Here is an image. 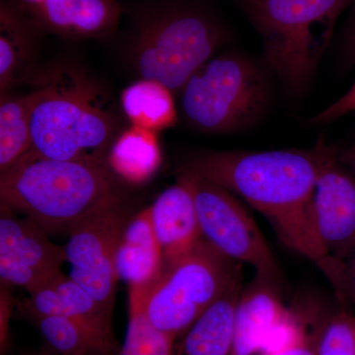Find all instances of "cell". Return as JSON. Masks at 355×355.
<instances>
[{"mask_svg": "<svg viewBox=\"0 0 355 355\" xmlns=\"http://www.w3.org/2000/svg\"><path fill=\"white\" fill-rule=\"evenodd\" d=\"M335 151L324 140L311 149L202 151L181 170L239 196L268 219L280 241L329 279L333 265L318 237L312 202L318 176Z\"/></svg>", "mask_w": 355, "mask_h": 355, "instance_id": "cell-1", "label": "cell"}, {"mask_svg": "<svg viewBox=\"0 0 355 355\" xmlns=\"http://www.w3.org/2000/svg\"><path fill=\"white\" fill-rule=\"evenodd\" d=\"M34 90L32 153L108 164L111 147L123 130L99 84L83 70L57 65L44 67Z\"/></svg>", "mask_w": 355, "mask_h": 355, "instance_id": "cell-2", "label": "cell"}, {"mask_svg": "<svg viewBox=\"0 0 355 355\" xmlns=\"http://www.w3.org/2000/svg\"><path fill=\"white\" fill-rule=\"evenodd\" d=\"M130 21L125 55L132 69L174 95L229 39L223 21L200 0H149Z\"/></svg>", "mask_w": 355, "mask_h": 355, "instance_id": "cell-3", "label": "cell"}, {"mask_svg": "<svg viewBox=\"0 0 355 355\" xmlns=\"http://www.w3.org/2000/svg\"><path fill=\"white\" fill-rule=\"evenodd\" d=\"M119 178L108 164L57 160L30 151L0 173L2 207L30 219L49 235L67 228L118 195Z\"/></svg>", "mask_w": 355, "mask_h": 355, "instance_id": "cell-4", "label": "cell"}, {"mask_svg": "<svg viewBox=\"0 0 355 355\" xmlns=\"http://www.w3.org/2000/svg\"><path fill=\"white\" fill-rule=\"evenodd\" d=\"M263 42L265 65L287 97L307 92L338 18L354 0H236Z\"/></svg>", "mask_w": 355, "mask_h": 355, "instance_id": "cell-5", "label": "cell"}, {"mask_svg": "<svg viewBox=\"0 0 355 355\" xmlns=\"http://www.w3.org/2000/svg\"><path fill=\"white\" fill-rule=\"evenodd\" d=\"M266 69L240 53L210 58L180 92L184 121L210 135L243 132L256 125L272 99Z\"/></svg>", "mask_w": 355, "mask_h": 355, "instance_id": "cell-6", "label": "cell"}, {"mask_svg": "<svg viewBox=\"0 0 355 355\" xmlns=\"http://www.w3.org/2000/svg\"><path fill=\"white\" fill-rule=\"evenodd\" d=\"M242 272V263L202 239L190 253L165 268L162 277L146 294L133 293L139 294L151 324L177 338L223 295Z\"/></svg>", "mask_w": 355, "mask_h": 355, "instance_id": "cell-7", "label": "cell"}, {"mask_svg": "<svg viewBox=\"0 0 355 355\" xmlns=\"http://www.w3.org/2000/svg\"><path fill=\"white\" fill-rule=\"evenodd\" d=\"M190 186L203 239L256 275L279 286V263L260 228L235 195L200 175L180 170Z\"/></svg>", "mask_w": 355, "mask_h": 355, "instance_id": "cell-8", "label": "cell"}, {"mask_svg": "<svg viewBox=\"0 0 355 355\" xmlns=\"http://www.w3.org/2000/svg\"><path fill=\"white\" fill-rule=\"evenodd\" d=\"M120 193L104 200L67 228L64 252L70 279L113 316L119 282L116 259L128 224Z\"/></svg>", "mask_w": 355, "mask_h": 355, "instance_id": "cell-9", "label": "cell"}, {"mask_svg": "<svg viewBox=\"0 0 355 355\" xmlns=\"http://www.w3.org/2000/svg\"><path fill=\"white\" fill-rule=\"evenodd\" d=\"M64 249L49 239L36 223L1 205L0 279L2 286L22 287L28 293L62 272Z\"/></svg>", "mask_w": 355, "mask_h": 355, "instance_id": "cell-10", "label": "cell"}, {"mask_svg": "<svg viewBox=\"0 0 355 355\" xmlns=\"http://www.w3.org/2000/svg\"><path fill=\"white\" fill-rule=\"evenodd\" d=\"M331 153L318 176L313 214L320 243L333 265L331 284L355 248V176Z\"/></svg>", "mask_w": 355, "mask_h": 355, "instance_id": "cell-11", "label": "cell"}, {"mask_svg": "<svg viewBox=\"0 0 355 355\" xmlns=\"http://www.w3.org/2000/svg\"><path fill=\"white\" fill-rule=\"evenodd\" d=\"M22 1L44 34L67 40L108 37L118 29L123 12L116 0Z\"/></svg>", "mask_w": 355, "mask_h": 355, "instance_id": "cell-12", "label": "cell"}, {"mask_svg": "<svg viewBox=\"0 0 355 355\" xmlns=\"http://www.w3.org/2000/svg\"><path fill=\"white\" fill-rule=\"evenodd\" d=\"M44 33L22 0L0 4V90L36 86L44 67L38 64L40 39Z\"/></svg>", "mask_w": 355, "mask_h": 355, "instance_id": "cell-13", "label": "cell"}, {"mask_svg": "<svg viewBox=\"0 0 355 355\" xmlns=\"http://www.w3.org/2000/svg\"><path fill=\"white\" fill-rule=\"evenodd\" d=\"M277 284L256 275L243 289L236 311L229 355H261L291 312L284 307Z\"/></svg>", "mask_w": 355, "mask_h": 355, "instance_id": "cell-14", "label": "cell"}, {"mask_svg": "<svg viewBox=\"0 0 355 355\" xmlns=\"http://www.w3.org/2000/svg\"><path fill=\"white\" fill-rule=\"evenodd\" d=\"M148 209L165 268L190 253L203 239L193 193L183 175L179 174L176 183L163 191Z\"/></svg>", "mask_w": 355, "mask_h": 355, "instance_id": "cell-15", "label": "cell"}, {"mask_svg": "<svg viewBox=\"0 0 355 355\" xmlns=\"http://www.w3.org/2000/svg\"><path fill=\"white\" fill-rule=\"evenodd\" d=\"M119 279L130 291L146 294L162 277L164 257L159 244L149 209L142 210L128 222L116 259Z\"/></svg>", "mask_w": 355, "mask_h": 355, "instance_id": "cell-16", "label": "cell"}, {"mask_svg": "<svg viewBox=\"0 0 355 355\" xmlns=\"http://www.w3.org/2000/svg\"><path fill=\"white\" fill-rule=\"evenodd\" d=\"M244 286L240 272L218 300L175 342L173 355H229Z\"/></svg>", "mask_w": 355, "mask_h": 355, "instance_id": "cell-17", "label": "cell"}, {"mask_svg": "<svg viewBox=\"0 0 355 355\" xmlns=\"http://www.w3.org/2000/svg\"><path fill=\"white\" fill-rule=\"evenodd\" d=\"M155 133L132 125L119 135L108 156V165L119 179L140 184L157 171L162 155Z\"/></svg>", "mask_w": 355, "mask_h": 355, "instance_id": "cell-18", "label": "cell"}, {"mask_svg": "<svg viewBox=\"0 0 355 355\" xmlns=\"http://www.w3.org/2000/svg\"><path fill=\"white\" fill-rule=\"evenodd\" d=\"M32 320L58 354H120L114 335L103 333L72 318L55 315Z\"/></svg>", "mask_w": 355, "mask_h": 355, "instance_id": "cell-19", "label": "cell"}, {"mask_svg": "<svg viewBox=\"0 0 355 355\" xmlns=\"http://www.w3.org/2000/svg\"><path fill=\"white\" fill-rule=\"evenodd\" d=\"M121 108L132 125L158 132L177 119L174 94L163 84L139 79L121 93Z\"/></svg>", "mask_w": 355, "mask_h": 355, "instance_id": "cell-20", "label": "cell"}, {"mask_svg": "<svg viewBox=\"0 0 355 355\" xmlns=\"http://www.w3.org/2000/svg\"><path fill=\"white\" fill-rule=\"evenodd\" d=\"M36 92L0 96V173L32 150L31 114Z\"/></svg>", "mask_w": 355, "mask_h": 355, "instance_id": "cell-21", "label": "cell"}, {"mask_svg": "<svg viewBox=\"0 0 355 355\" xmlns=\"http://www.w3.org/2000/svg\"><path fill=\"white\" fill-rule=\"evenodd\" d=\"M50 284L58 292V315L72 318L103 333L114 335L112 327L113 316L70 277L60 272Z\"/></svg>", "mask_w": 355, "mask_h": 355, "instance_id": "cell-22", "label": "cell"}, {"mask_svg": "<svg viewBox=\"0 0 355 355\" xmlns=\"http://www.w3.org/2000/svg\"><path fill=\"white\" fill-rule=\"evenodd\" d=\"M176 340L151 324L139 294L130 292V319L120 355H173Z\"/></svg>", "mask_w": 355, "mask_h": 355, "instance_id": "cell-23", "label": "cell"}, {"mask_svg": "<svg viewBox=\"0 0 355 355\" xmlns=\"http://www.w3.org/2000/svg\"><path fill=\"white\" fill-rule=\"evenodd\" d=\"M315 355H355V315L340 308L324 318L310 340Z\"/></svg>", "mask_w": 355, "mask_h": 355, "instance_id": "cell-24", "label": "cell"}, {"mask_svg": "<svg viewBox=\"0 0 355 355\" xmlns=\"http://www.w3.org/2000/svg\"><path fill=\"white\" fill-rule=\"evenodd\" d=\"M352 112H355V83L345 94L340 96L335 102L331 103L330 106L312 116L308 121V125L311 127L326 125V123H333Z\"/></svg>", "mask_w": 355, "mask_h": 355, "instance_id": "cell-25", "label": "cell"}, {"mask_svg": "<svg viewBox=\"0 0 355 355\" xmlns=\"http://www.w3.org/2000/svg\"><path fill=\"white\" fill-rule=\"evenodd\" d=\"M336 291L340 300L355 303V248L340 265V282Z\"/></svg>", "mask_w": 355, "mask_h": 355, "instance_id": "cell-26", "label": "cell"}, {"mask_svg": "<svg viewBox=\"0 0 355 355\" xmlns=\"http://www.w3.org/2000/svg\"><path fill=\"white\" fill-rule=\"evenodd\" d=\"M342 58L345 65H355V0L352 3V10L343 33Z\"/></svg>", "mask_w": 355, "mask_h": 355, "instance_id": "cell-27", "label": "cell"}, {"mask_svg": "<svg viewBox=\"0 0 355 355\" xmlns=\"http://www.w3.org/2000/svg\"><path fill=\"white\" fill-rule=\"evenodd\" d=\"M261 355H315V352L313 350L310 340H307L286 347V349Z\"/></svg>", "mask_w": 355, "mask_h": 355, "instance_id": "cell-28", "label": "cell"}, {"mask_svg": "<svg viewBox=\"0 0 355 355\" xmlns=\"http://www.w3.org/2000/svg\"><path fill=\"white\" fill-rule=\"evenodd\" d=\"M338 158L340 163L347 166L349 171L355 176V146L343 151V153L338 154Z\"/></svg>", "mask_w": 355, "mask_h": 355, "instance_id": "cell-29", "label": "cell"}]
</instances>
